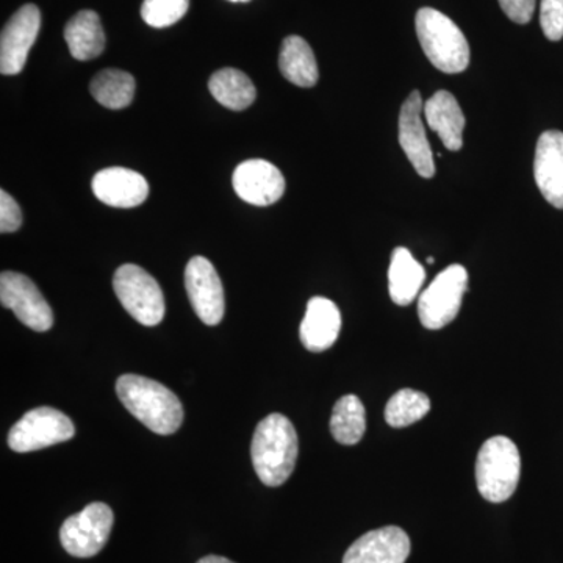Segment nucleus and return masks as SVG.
I'll return each instance as SVG.
<instances>
[{"instance_id": "nucleus-1", "label": "nucleus", "mask_w": 563, "mask_h": 563, "mask_svg": "<svg viewBox=\"0 0 563 563\" xmlns=\"http://www.w3.org/2000/svg\"><path fill=\"white\" fill-rule=\"evenodd\" d=\"M122 406L158 435H172L184 421L180 399L165 385L139 374H124L117 380Z\"/></svg>"}, {"instance_id": "nucleus-2", "label": "nucleus", "mask_w": 563, "mask_h": 563, "mask_svg": "<svg viewBox=\"0 0 563 563\" xmlns=\"http://www.w3.org/2000/svg\"><path fill=\"white\" fill-rule=\"evenodd\" d=\"M298 433L287 417L272 413L255 428L251 444L252 465L268 487L287 483L298 461Z\"/></svg>"}, {"instance_id": "nucleus-3", "label": "nucleus", "mask_w": 563, "mask_h": 563, "mask_svg": "<svg viewBox=\"0 0 563 563\" xmlns=\"http://www.w3.org/2000/svg\"><path fill=\"white\" fill-rule=\"evenodd\" d=\"M415 27L426 57L437 69L446 74H459L468 68V41L446 14L424 7L418 10Z\"/></svg>"}, {"instance_id": "nucleus-4", "label": "nucleus", "mask_w": 563, "mask_h": 563, "mask_svg": "<svg viewBox=\"0 0 563 563\" xmlns=\"http://www.w3.org/2000/svg\"><path fill=\"white\" fill-rule=\"evenodd\" d=\"M521 476V457L517 444L496 435L481 448L476 461V484L481 496L490 503H504L517 490Z\"/></svg>"}, {"instance_id": "nucleus-5", "label": "nucleus", "mask_w": 563, "mask_h": 563, "mask_svg": "<svg viewBox=\"0 0 563 563\" xmlns=\"http://www.w3.org/2000/svg\"><path fill=\"white\" fill-rule=\"evenodd\" d=\"M113 288L125 312L140 324H161L165 318V296L158 282L139 265H122L113 277Z\"/></svg>"}, {"instance_id": "nucleus-6", "label": "nucleus", "mask_w": 563, "mask_h": 563, "mask_svg": "<svg viewBox=\"0 0 563 563\" xmlns=\"http://www.w3.org/2000/svg\"><path fill=\"white\" fill-rule=\"evenodd\" d=\"M466 288L468 273L462 265H451L443 269L418 298L421 324L431 331H439L453 322L461 312Z\"/></svg>"}, {"instance_id": "nucleus-7", "label": "nucleus", "mask_w": 563, "mask_h": 563, "mask_svg": "<svg viewBox=\"0 0 563 563\" xmlns=\"http://www.w3.org/2000/svg\"><path fill=\"white\" fill-rule=\"evenodd\" d=\"M76 433L74 422L60 410L38 407L24 415L9 433V446L14 453H32L54 444L68 442Z\"/></svg>"}, {"instance_id": "nucleus-8", "label": "nucleus", "mask_w": 563, "mask_h": 563, "mask_svg": "<svg viewBox=\"0 0 563 563\" xmlns=\"http://www.w3.org/2000/svg\"><path fill=\"white\" fill-rule=\"evenodd\" d=\"M114 515L107 504H88L81 512L63 523L60 542L73 558L88 559L101 553L109 542Z\"/></svg>"}, {"instance_id": "nucleus-9", "label": "nucleus", "mask_w": 563, "mask_h": 563, "mask_svg": "<svg viewBox=\"0 0 563 563\" xmlns=\"http://www.w3.org/2000/svg\"><path fill=\"white\" fill-rule=\"evenodd\" d=\"M0 302L13 310L22 324L32 331L47 332L54 325V312L38 287L21 273L3 272L0 276Z\"/></svg>"}, {"instance_id": "nucleus-10", "label": "nucleus", "mask_w": 563, "mask_h": 563, "mask_svg": "<svg viewBox=\"0 0 563 563\" xmlns=\"http://www.w3.org/2000/svg\"><path fill=\"white\" fill-rule=\"evenodd\" d=\"M185 288L199 320L207 325L222 321L225 310L224 288L220 274L206 257H192L185 268Z\"/></svg>"}, {"instance_id": "nucleus-11", "label": "nucleus", "mask_w": 563, "mask_h": 563, "mask_svg": "<svg viewBox=\"0 0 563 563\" xmlns=\"http://www.w3.org/2000/svg\"><path fill=\"white\" fill-rule=\"evenodd\" d=\"M41 29V11L33 3L21 7L0 35V73L16 76L27 63L29 52Z\"/></svg>"}, {"instance_id": "nucleus-12", "label": "nucleus", "mask_w": 563, "mask_h": 563, "mask_svg": "<svg viewBox=\"0 0 563 563\" xmlns=\"http://www.w3.org/2000/svg\"><path fill=\"white\" fill-rule=\"evenodd\" d=\"M421 113H424L421 92H410L399 113V144L404 154L412 163L415 172L424 179H431L435 176V163H433L431 144L426 136Z\"/></svg>"}, {"instance_id": "nucleus-13", "label": "nucleus", "mask_w": 563, "mask_h": 563, "mask_svg": "<svg viewBox=\"0 0 563 563\" xmlns=\"http://www.w3.org/2000/svg\"><path fill=\"white\" fill-rule=\"evenodd\" d=\"M232 184L236 195L251 206H273L285 192L284 174L273 163L261 158L236 166Z\"/></svg>"}, {"instance_id": "nucleus-14", "label": "nucleus", "mask_w": 563, "mask_h": 563, "mask_svg": "<svg viewBox=\"0 0 563 563\" xmlns=\"http://www.w3.org/2000/svg\"><path fill=\"white\" fill-rule=\"evenodd\" d=\"M409 536L398 526L366 532L351 544L343 563H406L410 555Z\"/></svg>"}, {"instance_id": "nucleus-15", "label": "nucleus", "mask_w": 563, "mask_h": 563, "mask_svg": "<svg viewBox=\"0 0 563 563\" xmlns=\"http://www.w3.org/2000/svg\"><path fill=\"white\" fill-rule=\"evenodd\" d=\"M92 192L99 201L117 209H133L146 201L150 184L140 173L113 166L95 174Z\"/></svg>"}, {"instance_id": "nucleus-16", "label": "nucleus", "mask_w": 563, "mask_h": 563, "mask_svg": "<svg viewBox=\"0 0 563 563\" xmlns=\"http://www.w3.org/2000/svg\"><path fill=\"white\" fill-rule=\"evenodd\" d=\"M533 176L537 187L555 209L563 210V133L548 131L537 143Z\"/></svg>"}, {"instance_id": "nucleus-17", "label": "nucleus", "mask_w": 563, "mask_h": 563, "mask_svg": "<svg viewBox=\"0 0 563 563\" xmlns=\"http://www.w3.org/2000/svg\"><path fill=\"white\" fill-rule=\"evenodd\" d=\"M342 331V313L331 299L314 296L307 303L299 336L307 351L322 352L332 347Z\"/></svg>"}, {"instance_id": "nucleus-18", "label": "nucleus", "mask_w": 563, "mask_h": 563, "mask_svg": "<svg viewBox=\"0 0 563 563\" xmlns=\"http://www.w3.org/2000/svg\"><path fill=\"white\" fill-rule=\"evenodd\" d=\"M424 117L429 128L440 136L446 150H462L465 117L457 99L450 91H437L424 103Z\"/></svg>"}, {"instance_id": "nucleus-19", "label": "nucleus", "mask_w": 563, "mask_h": 563, "mask_svg": "<svg viewBox=\"0 0 563 563\" xmlns=\"http://www.w3.org/2000/svg\"><path fill=\"white\" fill-rule=\"evenodd\" d=\"M65 40L76 60L88 62L106 49V32L96 11L81 10L70 18L65 27Z\"/></svg>"}, {"instance_id": "nucleus-20", "label": "nucleus", "mask_w": 563, "mask_h": 563, "mask_svg": "<svg viewBox=\"0 0 563 563\" xmlns=\"http://www.w3.org/2000/svg\"><path fill=\"white\" fill-rule=\"evenodd\" d=\"M424 279V268L420 262L415 261L412 252L407 247H396L388 269V291L391 301L398 306H409L420 295Z\"/></svg>"}, {"instance_id": "nucleus-21", "label": "nucleus", "mask_w": 563, "mask_h": 563, "mask_svg": "<svg viewBox=\"0 0 563 563\" xmlns=\"http://www.w3.org/2000/svg\"><path fill=\"white\" fill-rule=\"evenodd\" d=\"M279 68L282 76L296 87L312 88L320 79L312 47L298 35L287 36L282 43Z\"/></svg>"}, {"instance_id": "nucleus-22", "label": "nucleus", "mask_w": 563, "mask_h": 563, "mask_svg": "<svg viewBox=\"0 0 563 563\" xmlns=\"http://www.w3.org/2000/svg\"><path fill=\"white\" fill-rule=\"evenodd\" d=\"M211 96L225 109L242 111L251 107L257 98V90L246 74L233 68L217 70L210 77Z\"/></svg>"}, {"instance_id": "nucleus-23", "label": "nucleus", "mask_w": 563, "mask_h": 563, "mask_svg": "<svg viewBox=\"0 0 563 563\" xmlns=\"http://www.w3.org/2000/svg\"><path fill=\"white\" fill-rule=\"evenodd\" d=\"M92 98L110 110H122L131 106L135 96V79L121 69H103L92 77Z\"/></svg>"}, {"instance_id": "nucleus-24", "label": "nucleus", "mask_w": 563, "mask_h": 563, "mask_svg": "<svg viewBox=\"0 0 563 563\" xmlns=\"http://www.w3.org/2000/svg\"><path fill=\"white\" fill-rule=\"evenodd\" d=\"M366 431L365 406L355 395H346L336 401L332 410L331 432L342 444L361 442Z\"/></svg>"}, {"instance_id": "nucleus-25", "label": "nucleus", "mask_w": 563, "mask_h": 563, "mask_svg": "<svg viewBox=\"0 0 563 563\" xmlns=\"http://www.w3.org/2000/svg\"><path fill=\"white\" fill-rule=\"evenodd\" d=\"M431 410V399L424 393L402 388L391 396L385 407V420L391 428H407L422 420Z\"/></svg>"}, {"instance_id": "nucleus-26", "label": "nucleus", "mask_w": 563, "mask_h": 563, "mask_svg": "<svg viewBox=\"0 0 563 563\" xmlns=\"http://www.w3.org/2000/svg\"><path fill=\"white\" fill-rule=\"evenodd\" d=\"M190 0H144L141 18L147 25L165 29L176 24L187 14Z\"/></svg>"}, {"instance_id": "nucleus-27", "label": "nucleus", "mask_w": 563, "mask_h": 563, "mask_svg": "<svg viewBox=\"0 0 563 563\" xmlns=\"http://www.w3.org/2000/svg\"><path fill=\"white\" fill-rule=\"evenodd\" d=\"M540 25L544 36L551 41L563 38V0H542Z\"/></svg>"}, {"instance_id": "nucleus-28", "label": "nucleus", "mask_w": 563, "mask_h": 563, "mask_svg": "<svg viewBox=\"0 0 563 563\" xmlns=\"http://www.w3.org/2000/svg\"><path fill=\"white\" fill-rule=\"evenodd\" d=\"M20 206L5 190L0 191V232L13 233L21 228Z\"/></svg>"}, {"instance_id": "nucleus-29", "label": "nucleus", "mask_w": 563, "mask_h": 563, "mask_svg": "<svg viewBox=\"0 0 563 563\" xmlns=\"http://www.w3.org/2000/svg\"><path fill=\"white\" fill-rule=\"evenodd\" d=\"M537 0H499L506 16L517 24H528L536 11Z\"/></svg>"}, {"instance_id": "nucleus-30", "label": "nucleus", "mask_w": 563, "mask_h": 563, "mask_svg": "<svg viewBox=\"0 0 563 563\" xmlns=\"http://www.w3.org/2000/svg\"><path fill=\"white\" fill-rule=\"evenodd\" d=\"M198 563H235L229 561V559L221 558V555H207V558H202Z\"/></svg>"}, {"instance_id": "nucleus-31", "label": "nucleus", "mask_w": 563, "mask_h": 563, "mask_svg": "<svg viewBox=\"0 0 563 563\" xmlns=\"http://www.w3.org/2000/svg\"><path fill=\"white\" fill-rule=\"evenodd\" d=\"M231 2H236V3H239V2H251V0H231Z\"/></svg>"}, {"instance_id": "nucleus-32", "label": "nucleus", "mask_w": 563, "mask_h": 563, "mask_svg": "<svg viewBox=\"0 0 563 563\" xmlns=\"http://www.w3.org/2000/svg\"><path fill=\"white\" fill-rule=\"evenodd\" d=\"M428 263H433V257H428Z\"/></svg>"}]
</instances>
